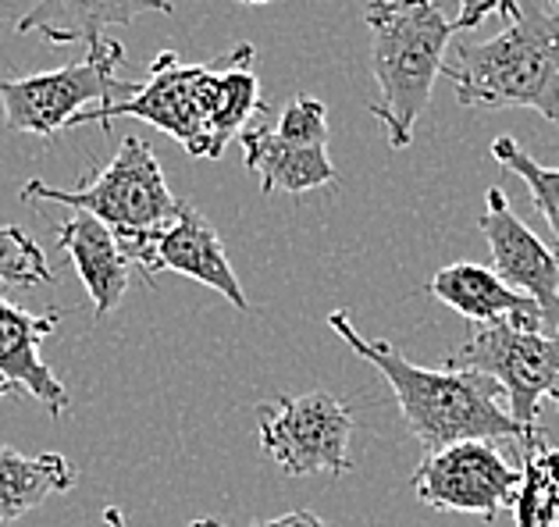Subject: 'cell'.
<instances>
[{"instance_id":"cell-1","label":"cell","mask_w":559,"mask_h":527,"mask_svg":"<svg viewBox=\"0 0 559 527\" xmlns=\"http://www.w3.org/2000/svg\"><path fill=\"white\" fill-rule=\"evenodd\" d=\"M261 107L257 50L250 44L203 64H182L179 53L165 50L150 64V79L132 100L90 111L79 125L90 121L107 129L115 118H140L182 143L193 157L217 160Z\"/></svg>"},{"instance_id":"cell-2","label":"cell","mask_w":559,"mask_h":527,"mask_svg":"<svg viewBox=\"0 0 559 527\" xmlns=\"http://www.w3.org/2000/svg\"><path fill=\"white\" fill-rule=\"evenodd\" d=\"M329 328L385 378L406 428L425 453L453 442H531L510 417L507 392L492 378L456 368H417L392 343L360 335L346 310H332Z\"/></svg>"},{"instance_id":"cell-3","label":"cell","mask_w":559,"mask_h":527,"mask_svg":"<svg viewBox=\"0 0 559 527\" xmlns=\"http://www.w3.org/2000/svg\"><path fill=\"white\" fill-rule=\"evenodd\" d=\"M442 75L463 107H527L559 125V11L549 0H516L492 39H456Z\"/></svg>"},{"instance_id":"cell-4","label":"cell","mask_w":559,"mask_h":527,"mask_svg":"<svg viewBox=\"0 0 559 527\" xmlns=\"http://www.w3.org/2000/svg\"><path fill=\"white\" fill-rule=\"evenodd\" d=\"M364 19L378 83V100L367 104V111L381 121L392 151H406L431 104L435 79L445 72V50L456 29L435 0H371Z\"/></svg>"},{"instance_id":"cell-5","label":"cell","mask_w":559,"mask_h":527,"mask_svg":"<svg viewBox=\"0 0 559 527\" xmlns=\"http://www.w3.org/2000/svg\"><path fill=\"white\" fill-rule=\"evenodd\" d=\"M22 200L33 204H61L68 211H86L104 221L118 236L121 250L140 264V256L165 228L179 218L182 200L168 189L154 151L140 136H126L118 154L107 160V168L75 189H58L44 179H29L22 185Z\"/></svg>"},{"instance_id":"cell-6","label":"cell","mask_w":559,"mask_h":527,"mask_svg":"<svg viewBox=\"0 0 559 527\" xmlns=\"http://www.w3.org/2000/svg\"><path fill=\"white\" fill-rule=\"evenodd\" d=\"M121 64H126V47L118 39H100L75 64L22 79H4L0 83L4 125L11 132L53 140L58 132L75 129L83 115L132 100L143 83L121 79Z\"/></svg>"},{"instance_id":"cell-7","label":"cell","mask_w":559,"mask_h":527,"mask_svg":"<svg viewBox=\"0 0 559 527\" xmlns=\"http://www.w3.org/2000/svg\"><path fill=\"white\" fill-rule=\"evenodd\" d=\"M445 368L477 371L507 392L510 417L527 439L538 435V407L545 399L559 410V339L549 332L496 321L477 328L467 343L445 357Z\"/></svg>"},{"instance_id":"cell-8","label":"cell","mask_w":559,"mask_h":527,"mask_svg":"<svg viewBox=\"0 0 559 527\" xmlns=\"http://www.w3.org/2000/svg\"><path fill=\"white\" fill-rule=\"evenodd\" d=\"M239 143L264 196H299L338 182L329 157V107L310 93H296L275 125L267 121V107H261L239 132Z\"/></svg>"},{"instance_id":"cell-9","label":"cell","mask_w":559,"mask_h":527,"mask_svg":"<svg viewBox=\"0 0 559 527\" xmlns=\"http://www.w3.org/2000/svg\"><path fill=\"white\" fill-rule=\"evenodd\" d=\"M353 410L332 392L275 396L261 407L257 442L289 478L349 475Z\"/></svg>"},{"instance_id":"cell-10","label":"cell","mask_w":559,"mask_h":527,"mask_svg":"<svg viewBox=\"0 0 559 527\" xmlns=\"http://www.w3.org/2000/svg\"><path fill=\"white\" fill-rule=\"evenodd\" d=\"M411 484L431 510L477 513L492 524L502 510H513L521 467H513L496 442H453L420 456Z\"/></svg>"},{"instance_id":"cell-11","label":"cell","mask_w":559,"mask_h":527,"mask_svg":"<svg viewBox=\"0 0 559 527\" xmlns=\"http://www.w3.org/2000/svg\"><path fill=\"white\" fill-rule=\"evenodd\" d=\"M481 236L492 250V272L507 282L510 289L524 292L542 310L545 332L559 339V253L531 232V228L516 218L507 193L492 185L485 193V214Z\"/></svg>"},{"instance_id":"cell-12","label":"cell","mask_w":559,"mask_h":527,"mask_svg":"<svg viewBox=\"0 0 559 527\" xmlns=\"http://www.w3.org/2000/svg\"><path fill=\"white\" fill-rule=\"evenodd\" d=\"M135 267H143L146 278H154L157 272L186 275V278L200 282V286L214 289L217 296H225L236 310H250L247 292H242L236 272H231V261H228L222 236H217L214 225L189 204H182L179 218L150 242Z\"/></svg>"},{"instance_id":"cell-13","label":"cell","mask_w":559,"mask_h":527,"mask_svg":"<svg viewBox=\"0 0 559 527\" xmlns=\"http://www.w3.org/2000/svg\"><path fill=\"white\" fill-rule=\"evenodd\" d=\"M61 310H47V314H29L19 303L0 300V374L8 378L11 388H22L39 403L50 417H61L72 407L58 374L47 368L44 360V339L58 328Z\"/></svg>"},{"instance_id":"cell-14","label":"cell","mask_w":559,"mask_h":527,"mask_svg":"<svg viewBox=\"0 0 559 527\" xmlns=\"http://www.w3.org/2000/svg\"><path fill=\"white\" fill-rule=\"evenodd\" d=\"M58 247L68 253L75 275L83 278L93 318H107L111 310H118L132 278V261L111 228L86 211H72L58 225Z\"/></svg>"},{"instance_id":"cell-15","label":"cell","mask_w":559,"mask_h":527,"mask_svg":"<svg viewBox=\"0 0 559 527\" xmlns=\"http://www.w3.org/2000/svg\"><path fill=\"white\" fill-rule=\"evenodd\" d=\"M171 0H36L15 29L44 36V44H100L115 25H132L143 15H171Z\"/></svg>"},{"instance_id":"cell-16","label":"cell","mask_w":559,"mask_h":527,"mask_svg":"<svg viewBox=\"0 0 559 527\" xmlns=\"http://www.w3.org/2000/svg\"><path fill=\"white\" fill-rule=\"evenodd\" d=\"M428 292L439 303L453 307L456 314L474 321L477 328L496 324V321H516V324H524V328L545 332L538 303L527 300L524 292L510 289L507 282L485 264H471V261L449 264L428 282Z\"/></svg>"},{"instance_id":"cell-17","label":"cell","mask_w":559,"mask_h":527,"mask_svg":"<svg viewBox=\"0 0 559 527\" xmlns=\"http://www.w3.org/2000/svg\"><path fill=\"white\" fill-rule=\"evenodd\" d=\"M79 484V470L61 453L25 456L11 445H0V524H15L25 513L64 495Z\"/></svg>"},{"instance_id":"cell-18","label":"cell","mask_w":559,"mask_h":527,"mask_svg":"<svg viewBox=\"0 0 559 527\" xmlns=\"http://www.w3.org/2000/svg\"><path fill=\"white\" fill-rule=\"evenodd\" d=\"M521 489L513 499L516 527H559V450L545 431L521 445Z\"/></svg>"},{"instance_id":"cell-19","label":"cell","mask_w":559,"mask_h":527,"mask_svg":"<svg viewBox=\"0 0 559 527\" xmlns=\"http://www.w3.org/2000/svg\"><path fill=\"white\" fill-rule=\"evenodd\" d=\"M492 157L507 171H513L516 179H524L531 204H535V211L545 218V225H549L552 250L559 253V168H542L535 157L521 151V143L513 136L492 140Z\"/></svg>"},{"instance_id":"cell-20","label":"cell","mask_w":559,"mask_h":527,"mask_svg":"<svg viewBox=\"0 0 559 527\" xmlns=\"http://www.w3.org/2000/svg\"><path fill=\"white\" fill-rule=\"evenodd\" d=\"M53 272L44 247L19 225H0V286H50Z\"/></svg>"},{"instance_id":"cell-21","label":"cell","mask_w":559,"mask_h":527,"mask_svg":"<svg viewBox=\"0 0 559 527\" xmlns=\"http://www.w3.org/2000/svg\"><path fill=\"white\" fill-rule=\"evenodd\" d=\"M488 15H502V19H513L516 15V0H460L456 8V19H453V29H477Z\"/></svg>"},{"instance_id":"cell-22","label":"cell","mask_w":559,"mask_h":527,"mask_svg":"<svg viewBox=\"0 0 559 527\" xmlns=\"http://www.w3.org/2000/svg\"><path fill=\"white\" fill-rule=\"evenodd\" d=\"M247 527H332V524H324L318 513H310V510H289V513H282V517L253 520Z\"/></svg>"},{"instance_id":"cell-23","label":"cell","mask_w":559,"mask_h":527,"mask_svg":"<svg viewBox=\"0 0 559 527\" xmlns=\"http://www.w3.org/2000/svg\"><path fill=\"white\" fill-rule=\"evenodd\" d=\"M104 524L107 527H129V520H126V513H121V506H104ZM189 527H225V524H217V520H211V517H203V520H193Z\"/></svg>"},{"instance_id":"cell-24","label":"cell","mask_w":559,"mask_h":527,"mask_svg":"<svg viewBox=\"0 0 559 527\" xmlns=\"http://www.w3.org/2000/svg\"><path fill=\"white\" fill-rule=\"evenodd\" d=\"M8 392H15V388H11V382H8V378L0 374V396H8Z\"/></svg>"},{"instance_id":"cell-25","label":"cell","mask_w":559,"mask_h":527,"mask_svg":"<svg viewBox=\"0 0 559 527\" xmlns=\"http://www.w3.org/2000/svg\"><path fill=\"white\" fill-rule=\"evenodd\" d=\"M239 4H271V0H239Z\"/></svg>"},{"instance_id":"cell-26","label":"cell","mask_w":559,"mask_h":527,"mask_svg":"<svg viewBox=\"0 0 559 527\" xmlns=\"http://www.w3.org/2000/svg\"><path fill=\"white\" fill-rule=\"evenodd\" d=\"M549 4H552V8H556V11H559V0H549Z\"/></svg>"}]
</instances>
